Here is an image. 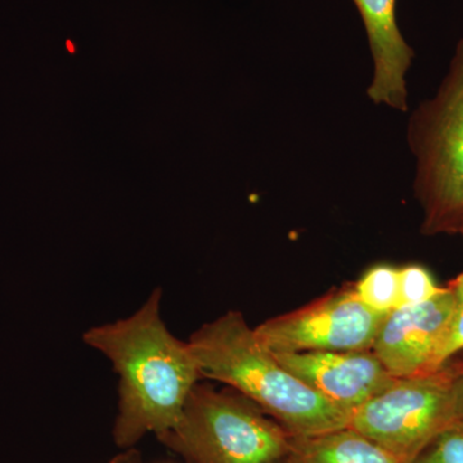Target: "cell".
<instances>
[{
    "mask_svg": "<svg viewBox=\"0 0 463 463\" xmlns=\"http://www.w3.org/2000/svg\"><path fill=\"white\" fill-rule=\"evenodd\" d=\"M163 289L155 288L133 316L83 334L88 346L111 362L118 376L116 439L121 446L147 432L164 437L178 426L192 390L203 379L188 341L161 318Z\"/></svg>",
    "mask_w": 463,
    "mask_h": 463,
    "instance_id": "1",
    "label": "cell"
},
{
    "mask_svg": "<svg viewBox=\"0 0 463 463\" xmlns=\"http://www.w3.org/2000/svg\"><path fill=\"white\" fill-rule=\"evenodd\" d=\"M203 379L230 386L260 408L288 435L346 428L349 416L289 373L260 343L242 313L231 310L188 340Z\"/></svg>",
    "mask_w": 463,
    "mask_h": 463,
    "instance_id": "2",
    "label": "cell"
},
{
    "mask_svg": "<svg viewBox=\"0 0 463 463\" xmlns=\"http://www.w3.org/2000/svg\"><path fill=\"white\" fill-rule=\"evenodd\" d=\"M408 146L416 157L414 197L423 236L459 234L463 225V36L440 87L414 109Z\"/></svg>",
    "mask_w": 463,
    "mask_h": 463,
    "instance_id": "3",
    "label": "cell"
},
{
    "mask_svg": "<svg viewBox=\"0 0 463 463\" xmlns=\"http://www.w3.org/2000/svg\"><path fill=\"white\" fill-rule=\"evenodd\" d=\"M288 437L239 392L199 383L178 426L161 439L196 463H276L288 457Z\"/></svg>",
    "mask_w": 463,
    "mask_h": 463,
    "instance_id": "4",
    "label": "cell"
},
{
    "mask_svg": "<svg viewBox=\"0 0 463 463\" xmlns=\"http://www.w3.org/2000/svg\"><path fill=\"white\" fill-rule=\"evenodd\" d=\"M458 361L432 373L401 377L352 413L347 428L411 463L438 432L455 422L453 381Z\"/></svg>",
    "mask_w": 463,
    "mask_h": 463,
    "instance_id": "5",
    "label": "cell"
},
{
    "mask_svg": "<svg viewBox=\"0 0 463 463\" xmlns=\"http://www.w3.org/2000/svg\"><path fill=\"white\" fill-rule=\"evenodd\" d=\"M385 317L365 307L349 285L254 330L272 353L355 352L373 349Z\"/></svg>",
    "mask_w": 463,
    "mask_h": 463,
    "instance_id": "6",
    "label": "cell"
},
{
    "mask_svg": "<svg viewBox=\"0 0 463 463\" xmlns=\"http://www.w3.org/2000/svg\"><path fill=\"white\" fill-rule=\"evenodd\" d=\"M453 310L449 285L426 303L398 307L383 318L371 350L395 379L437 371Z\"/></svg>",
    "mask_w": 463,
    "mask_h": 463,
    "instance_id": "7",
    "label": "cell"
},
{
    "mask_svg": "<svg viewBox=\"0 0 463 463\" xmlns=\"http://www.w3.org/2000/svg\"><path fill=\"white\" fill-rule=\"evenodd\" d=\"M273 354L289 373L344 411L349 419L395 380L371 349Z\"/></svg>",
    "mask_w": 463,
    "mask_h": 463,
    "instance_id": "8",
    "label": "cell"
},
{
    "mask_svg": "<svg viewBox=\"0 0 463 463\" xmlns=\"http://www.w3.org/2000/svg\"><path fill=\"white\" fill-rule=\"evenodd\" d=\"M368 36L373 60V78L367 94L376 105L408 111L405 75L414 51L397 23V0H353Z\"/></svg>",
    "mask_w": 463,
    "mask_h": 463,
    "instance_id": "9",
    "label": "cell"
},
{
    "mask_svg": "<svg viewBox=\"0 0 463 463\" xmlns=\"http://www.w3.org/2000/svg\"><path fill=\"white\" fill-rule=\"evenodd\" d=\"M288 463H399L388 450L350 428L288 437Z\"/></svg>",
    "mask_w": 463,
    "mask_h": 463,
    "instance_id": "10",
    "label": "cell"
},
{
    "mask_svg": "<svg viewBox=\"0 0 463 463\" xmlns=\"http://www.w3.org/2000/svg\"><path fill=\"white\" fill-rule=\"evenodd\" d=\"M353 288L365 307L380 315H389L399 307V267L373 265L353 283Z\"/></svg>",
    "mask_w": 463,
    "mask_h": 463,
    "instance_id": "11",
    "label": "cell"
},
{
    "mask_svg": "<svg viewBox=\"0 0 463 463\" xmlns=\"http://www.w3.org/2000/svg\"><path fill=\"white\" fill-rule=\"evenodd\" d=\"M444 288L435 282L428 268L420 264L399 267V307H416L437 297Z\"/></svg>",
    "mask_w": 463,
    "mask_h": 463,
    "instance_id": "12",
    "label": "cell"
},
{
    "mask_svg": "<svg viewBox=\"0 0 463 463\" xmlns=\"http://www.w3.org/2000/svg\"><path fill=\"white\" fill-rule=\"evenodd\" d=\"M411 463H463V422L438 432Z\"/></svg>",
    "mask_w": 463,
    "mask_h": 463,
    "instance_id": "13",
    "label": "cell"
},
{
    "mask_svg": "<svg viewBox=\"0 0 463 463\" xmlns=\"http://www.w3.org/2000/svg\"><path fill=\"white\" fill-rule=\"evenodd\" d=\"M459 234L463 240V225ZM448 285L452 288L453 297H455V310H453L452 323H450L447 339L439 353L438 368L443 367L450 359H455L457 354L463 352V272Z\"/></svg>",
    "mask_w": 463,
    "mask_h": 463,
    "instance_id": "14",
    "label": "cell"
},
{
    "mask_svg": "<svg viewBox=\"0 0 463 463\" xmlns=\"http://www.w3.org/2000/svg\"><path fill=\"white\" fill-rule=\"evenodd\" d=\"M453 412L455 422H463V359L458 361V370L453 381Z\"/></svg>",
    "mask_w": 463,
    "mask_h": 463,
    "instance_id": "15",
    "label": "cell"
}]
</instances>
